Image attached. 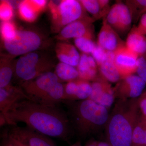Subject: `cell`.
<instances>
[{
	"instance_id": "cell-1",
	"label": "cell",
	"mask_w": 146,
	"mask_h": 146,
	"mask_svg": "<svg viewBox=\"0 0 146 146\" xmlns=\"http://www.w3.org/2000/svg\"><path fill=\"white\" fill-rule=\"evenodd\" d=\"M0 117L5 125L22 122L39 133L69 143L75 134L67 112L57 105H48L28 99L19 101Z\"/></svg>"
},
{
	"instance_id": "cell-2",
	"label": "cell",
	"mask_w": 146,
	"mask_h": 146,
	"mask_svg": "<svg viewBox=\"0 0 146 146\" xmlns=\"http://www.w3.org/2000/svg\"><path fill=\"white\" fill-rule=\"evenodd\" d=\"M138 98L118 100L105 127L106 140L112 146H132L133 130L139 118Z\"/></svg>"
},
{
	"instance_id": "cell-3",
	"label": "cell",
	"mask_w": 146,
	"mask_h": 146,
	"mask_svg": "<svg viewBox=\"0 0 146 146\" xmlns=\"http://www.w3.org/2000/svg\"><path fill=\"white\" fill-rule=\"evenodd\" d=\"M75 134L85 138L105 128L108 110L89 99L77 101H63Z\"/></svg>"
},
{
	"instance_id": "cell-4",
	"label": "cell",
	"mask_w": 146,
	"mask_h": 146,
	"mask_svg": "<svg viewBox=\"0 0 146 146\" xmlns=\"http://www.w3.org/2000/svg\"><path fill=\"white\" fill-rule=\"evenodd\" d=\"M54 27L57 31L74 21L88 16L80 1L64 0L49 4Z\"/></svg>"
},
{
	"instance_id": "cell-5",
	"label": "cell",
	"mask_w": 146,
	"mask_h": 146,
	"mask_svg": "<svg viewBox=\"0 0 146 146\" xmlns=\"http://www.w3.org/2000/svg\"><path fill=\"white\" fill-rule=\"evenodd\" d=\"M51 68V64L38 53L33 52L18 58L14 67V74L24 82L50 72Z\"/></svg>"
},
{
	"instance_id": "cell-6",
	"label": "cell",
	"mask_w": 146,
	"mask_h": 146,
	"mask_svg": "<svg viewBox=\"0 0 146 146\" xmlns=\"http://www.w3.org/2000/svg\"><path fill=\"white\" fill-rule=\"evenodd\" d=\"M3 44L6 50L11 55L23 56L38 49L42 45V39L35 32L18 30L14 39L3 41Z\"/></svg>"
},
{
	"instance_id": "cell-7",
	"label": "cell",
	"mask_w": 146,
	"mask_h": 146,
	"mask_svg": "<svg viewBox=\"0 0 146 146\" xmlns=\"http://www.w3.org/2000/svg\"><path fill=\"white\" fill-rule=\"evenodd\" d=\"M59 82L55 73L50 71L33 80L23 82L21 88L29 100L37 102Z\"/></svg>"
},
{
	"instance_id": "cell-8",
	"label": "cell",
	"mask_w": 146,
	"mask_h": 146,
	"mask_svg": "<svg viewBox=\"0 0 146 146\" xmlns=\"http://www.w3.org/2000/svg\"><path fill=\"white\" fill-rule=\"evenodd\" d=\"M8 133L27 146H56L50 137L28 127L9 125Z\"/></svg>"
},
{
	"instance_id": "cell-9",
	"label": "cell",
	"mask_w": 146,
	"mask_h": 146,
	"mask_svg": "<svg viewBox=\"0 0 146 146\" xmlns=\"http://www.w3.org/2000/svg\"><path fill=\"white\" fill-rule=\"evenodd\" d=\"M146 83L137 74L121 79L114 87L115 97L119 100L139 98L143 94Z\"/></svg>"
},
{
	"instance_id": "cell-10",
	"label": "cell",
	"mask_w": 146,
	"mask_h": 146,
	"mask_svg": "<svg viewBox=\"0 0 146 146\" xmlns=\"http://www.w3.org/2000/svg\"><path fill=\"white\" fill-rule=\"evenodd\" d=\"M114 62L121 79L136 74L139 56L124 45L114 52Z\"/></svg>"
},
{
	"instance_id": "cell-11",
	"label": "cell",
	"mask_w": 146,
	"mask_h": 146,
	"mask_svg": "<svg viewBox=\"0 0 146 146\" xmlns=\"http://www.w3.org/2000/svg\"><path fill=\"white\" fill-rule=\"evenodd\" d=\"M91 84L92 93L88 99L108 110L109 109L116 98L114 87L101 77Z\"/></svg>"
},
{
	"instance_id": "cell-12",
	"label": "cell",
	"mask_w": 146,
	"mask_h": 146,
	"mask_svg": "<svg viewBox=\"0 0 146 146\" xmlns=\"http://www.w3.org/2000/svg\"><path fill=\"white\" fill-rule=\"evenodd\" d=\"M95 20L89 15L71 23L60 30L58 35L60 39H76L94 32Z\"/></svg>"
},
{
	"instance_id": "cell-13",
	"label": "cell",
	"mask_w": 146,
	"mask_h": 146,
	"mask_svg": "<svg viewBox=\"0 0 146 146\" xmlns=\"http://www.w3.org/2000/svg\"><path fill=\"white\" fill-rule=\"evenodd\" d=\"M97 45L107 51L114 52L120 47L125 45L124 42L115 30L107 23L105 18L98 35Z\"/></svg>"
},
{
	"instance_id": "cell-14",
	"label": "cell",
	"mask_w": 146,
	"mask_h": 146,
	"mask_svg": "<svg viewBox=\"0 0 146 146\" xmlns=\"http://www.w3.org/2000/svg\"><path fill=\"white\" fill-rule=\"evenodd\" d=\"M92 91V86L90 82L79 78L68 82L65 85L63 101H77L88 99Z\"/></svg>"
},
{
	"instance_id": "cell-15",
	"label": "cell",
	"mask_w": 146,
	"mask_h": 146,
	"mask_svg": "<svg viewBox=\"0 0 146 146\" xmlns=\"http://www.w3.org/2000/svg\"><path fill=\"white\" fill-rule=\"evenodd\" d=\"M79 78L87 81H96L100 78L98 68L91 54L82 53L76 67Z\"/></svg>"
},
{
	"instance_id": "cell-16",
	"label": "cell",
	"mask_w": 146,
	"mask_h": 146,
	"mask_svg": "<svg viewBox=\"0 0 146 146\" xmlns=\"http://www.w3.org/2000/svg\"><path fill=\"white\" fill-rule=\"evenodd\" d=\"M28 99L21 88L9 85L5 88H0V111L4 112L17 102Z\"/></svg>"
},
{
	"instance_id": "cell-17",
	"label": "cell",
	"mask_w": 146,
	"mask_h": 146,
	"mask_svg": "<svg viewBox=\"0 0 146 146\" xmlns=\"http://www.w3.org/2000/svg\"><path fill=\"white\" fill-rule=\"evenodd\" d=\"M101 77L110 83L118 82L121 79L114 62V53L107 51L104 60L98 67Z\"/></svg>"
},
{
	"instance_id": "cell-18",
	"label": "cell",
	"mask_w": 146,
	"mask_h": 146,
	"mask_svg": "<svg viewBox=\"0 0 146 146\" xmlns=\"http://www.w3.org/2000/svg\"><path fill=\"white\" fill-rule=\"evenodd\" d=\"M56 56L60 62L76 68L80 58L76 46L65 42L58 43L56 47Z\"/></svg>"
},
{
	"instance_id": "cell-19",
	"label": "cell",
	"mask_w": 146,
	"mask_h": 146,
	"mask_svg": "<svg viewBox=\"0 0 146 146\" xmlns=\"http://www.w3.org/2000/svg\"><path fill=\"white\" fill-rule=\"evenodd\" d=\"M126 47L132 52L141 56L146 53V36L141 33L133 25L127 34Z\"/></svg>"
},
{
	"instance_id": "cell-20",
	"label": "cell",
	"mask_w": 146,
	"mask_h": 146,
	"mask_svg": "<svg viewBox=\"0 0 146 146\" xmlns=\"http://www.w3.org/2000/svg\"><path fill=\"white\" fill-rule=\"evenodd\" d=\"M65 94V85L60 82L50 89L37 102L48 105H57L63 102Z\"/></svg>"
},
{
	"instance_id": "cell-21",
	"label": "cell",
	"mask_w": 146,
	"mask_h": 146,
	"mask_svg": "<svg viewBox=\"0 0 146 146\" xmlns=\"http://www.w3.org/2000/svg\"><path fill=\"white\" fill-rule=\"evenodd\" d=\"M119 35L128 34L132 28V18L130 12L124 2L120 1V13L119 16Z\"/></svg>"
},
{
	"instance_id": "cell-22",
	"label": "cell",
	"mask_w": 146,
	"mask_h": 146,
	"mask_svg": "<svg viewBox=\"0 0 146 146\" xmlns=\"http://www.w3.org/2000/svg\"><path fill=\"white\" fill-rule=\"evenodd\" d=\"M82 5L86 11L91 15L95 21L106 17L108 12L104 10L100 4L99 0H80Z\"/></svg>"
},
{
	"instance_id": "cell-23",
	"label": "cell",
	"mask_w": 146,
	"mask_h": 146,
	"mask_svg": "<svg viewBox=\"0 0 146 146\" xmlns=\"http://www.w3.org/2000/svg\"><path fill=\"white\" fill-rule=\"evenodd\" d=\"M55 73L60 80L68 82L79 78L78 71L76 68L61 62L56 65Z\"/></svg>"
},
{
	"instance_id": "cell-24",
	"label": "cell",
	"mask_w": 146,
	"mask_h": 146,
	"mask_svg": "<svg viewBox=\"0 0 146 146\" xmlns=\"http://www.w3.org/2000/svg\"><path fill=\"white\" fill-rule=\"evenodd\" d=\"M132 146H146V119L141 115L133 130Z\"/></svg>"
},
{
	"instance_id": "cell-25",
	"label": "cell",
	"mask_w": 146,
	"mask_h": 146,
	"mask_svg": "<svg viewBox=\"0 0 146 146\" xmlns=\"http://www.w3.org/2000/svg\"><path fill=\"white\" fill-rule=\"evenodd\" d=\"M75 45L82 53L91 54L97 46L94 32L91 33L79 38L74 39Z\"/></svg>"
},
{
	"instance_id": "cell-26",
	"label": "cell",
	"mask_w": 146,
	"mask_h": 146,
	"mask_svg": "<svg viewBox=\"0 0 146 146\" xmlns=\"http://www.w3.org/2000/svg\"><path fill=\"white\" fill-rule=\"evenodd\" d=\"M124 3L129 11L134 23L146 13V0H126Z\"/></svg>"
},
{
	"instance_id": "cell-27",
	"label": "cell",
	"mask_w": 146,
	"mask_h": 146,
	"mask_svg": "<svg viewBox=\"0 0 146 146\" xmlns=\"http://www.w3.org/2000/svg\"><path fill=\"white\" fill-rule=\"evenodd\" d=\"M14 75V67L6 59L1 60L0 68V88H5L10 85Z\"/></svg>"
},
{
	"instance_id": "cell-28",
	"label": "cell",
	"mask_w": 146,
	"mask_h": 146,
	"mask_svg": "<svg viewBox=\"0 0 146 146\" xmlns=\"http://www.w3.org/2000/svg\"><path fill=\"white\" fill-rule=\"evenodd\" d=\"M18 11L23 20L30 23L35 21L39 13L35 10L29 1L21 2L18 5Z\"/></svg>"
},
{
	"instance_id": "cell-29",
	"label": "cell",
	"mask_w": 146,
	"mask_h": 146,
	"mask_svg": "<svg viewBox=\"0 0 146 146\" xmlns=\"http://www.w3.org/2000/svg\"><path fill=\"white\" fill-rule=\"evenodd\" d=\"M119 13L120 1H117L115 4L111 6L109 12L106 17L108 24L118 33L119 30Z\"/></svg>"
},
{
	"instance_id": "cell-30",
	"label": "cell",
	"mask_w": 146,
	"mask_h": 146,
	"mask_svg": "<svg viewBox=\"0 0 146 146\" xmlns=\"http://www.w3.org/2000/svg\"><path fill=\"white\" fill-rule=\"evenodd\" d=\"M17 31L15 25L11 21L2 22L1 25V35L3 41H9L14 39Z\"/></svg>"
},
{
	"instance_id": "cell-31",
	"label": "cell",
	"mask_w": 146,
	"mask_h": 146,
	"mask_svg": "<svg viewBox=\"0 0 146 146\" xmlns=\"http://www.w3.org/2000/svg\"><path fill=\"white\" fill-rule=\"evenodd\" d=\"M13 7L9 1H3L0 5V18L2 22L10 21L13 16Z\"/></svg>"
},
{
	"instance_id": "cell-32",
	"label": "cell",
	"mask_w": 146,
	"mask_h": 146,
	"mask_svg": "<svg viewBox=\"0 0 146 146\" xmlns=\"http://www.w3.org/2000/svg\"><path fill=\"white\" fill-rule=\"evenodd\" d=\"M0 146H27L11 135L6 129L1 133Z\"/></svg>"
},
{
	"instance_id": "cell-33",
	"label": "cell",
	"mask_w": 146,
	"mask_h": 146,
	"mask_svg": "<svg viewBox=\"0 0 146 146\" xmlns=\"http://www.w3.org/2000/svg\"><path fill=\"white\" fill-rule=\"evenodd\" d=\"M136 73L146 83V53L138 57Z\"/></svg>"
},
{
	"instance_id": "cell-34",
	"label": "cell",
	"mask_w": 146,
	"mask_h": 146,
	"mask_svg": "<svg viewBox=\"0 0 146 146\" xmlns=\"http://www.w3.org/2000/svg\"><path fill=\"white\" fill-rule=\"evenodd\" d=\"M107 52V51L106 50L97 44L96 46L91 55L94 58L98 67L104 60Z\"/></svg>"
},
{
	"instance_id": "cell-35",
	"label": "cell",
	"mask_w": 146,
	"mask_h": 146,
	"mask_svg": "<svg viewBox=\"0 0 146 146\" xmlns=\"http://www.w3.org/2000/svg\"><path fill=\"white\" fill-rule=\"evenodd\" d=\"M138 104L141 116L146 119V91L138 98Z\"/></svg>"
},
{
	"instance_id": "cell-36",
	"label": "cell",
	"mask_w": 146,
	"mask_h": 146,
	"mask_svg": "<svg viewBox=\"0 0 146 146\" xmlns=\"http://www.w3.org/2000/svg\"><path fill=\"white\" fill-rule=\"evenodd\" d=\"M29 1L35 10L39 13L45 8L47 3V1L45 0H33Z\"/></svg>"
},
{
	"instance_id": "cell-37",
	"label": "cell",
	"mask_w": 146,
	"mask_h": 146,
	"mask_svg": "<svg viewBox=\"0 0 146 146\" xmlns=\"http://www.w3.org/2000/svg\"><path fill=\"white\" fill-rule=\"evenodd\" d=\"M136 27L138 31L146 36V13L141 16Z\"/></svg>"
},
{
	"instance_id": "cell-38",
	"label": "cell",
	"mask_w": 146,
	"mask_h": 146,
	"mask_svg": "<svg viewBox=\"0 0 146 146\" xmlns=\"http://www.w3.org/2000/svg\"><path fill=\"white\" fill-rule=\"evenodd\" d=\"M98 146H112L107 141H97Z\"/></svg>"
},
{
	"instance_id": "cell-39",
	"label": "cell",
	"mask_w": 146,
	"mask_h": 146,
	"mask_svg": "<svg viewBox=\"0 0 146 146\" xmlns=\"http://www.w3.org/2000/svg\"><path fill=\"white\" fill-rule=\"evenodd\" d=\"M84 146H98L97 141H90L86 143Z\"/></svg>"
},
{
	"instance_id": "cell-40",
	"label": "cell",
	"mask_w": 146,
	"mask_h": 146,
	"mask_svg": "<svg viewBox=\"0 0 146 146\" xmlns=\"http://www.w3.org/2000/svg\"><path fill=\"white\" fill-rule=\"evenodd\" d=\"M71 146H81L80 145V143H76L75 144H74V145H72Z\"/></svg>"
}]
</instances>
